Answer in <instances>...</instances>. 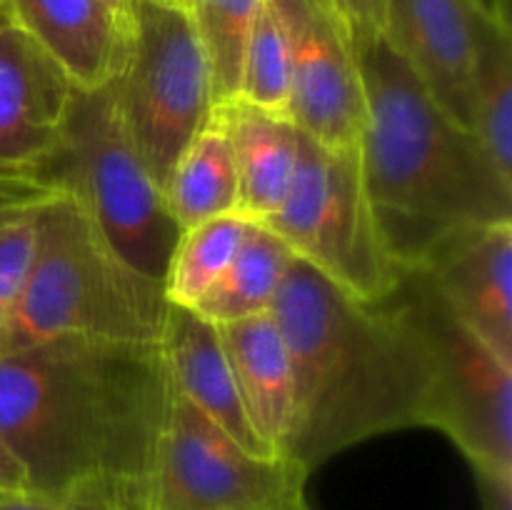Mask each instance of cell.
Masks as SVG:
<instances>
[{
	"label": "cell",
	"mask_w": 512,
	"mask_h": 510,
	"mask_svg": "<svg viewBox=\"0 0 512 510\" xmlns=\"http://www.w3.org/2000/svg\"><path fill=\"white\" fill-rule=\"evenodd\" d=\"M170 398L163 343L58 338L0 355V440L50 498L148 483Z\"/></svg>",
	"instance_id": "cell-1"
},
{
	"label": "cell",
	"mask_w": 512,
	"mask_h": 510,
	"mask_svg": "<svg viewBox=\"0 0 512 510\" xmlns=\"http://www.w3.org/2000/svg\"><path fill=\"white\" fill-rule=\"evenodd\" d=\"M293 373L283 458L313 473L378 435L425 428L428 363L385 300L363 303L293 258L273 308Z\"/></svg>",
	"instance_id": "cell-2"
},
{
	"label": "cell",
	"mask_w": 512,
	"mask_h": 510,
	"mask_svg": "<svg viewBox=\"0 0 512 510\" xmlns=\"http://www.w3.org/2000/svg\"><path fill=\"white\" fill-rule=\"evenodd\" d=\"M355 40L365 90L360 173L395 265H418L465 225L510 223L505 183L470 130L455 123L383 33Z\"/></svg>",
	"instance_id": "cell-3"
},
{
	"label": "cell",
	"mask_w": 512,
	"mask_h": 510,
	"mask_svg": "<svg viewBox=\"0 0 512 510\" xmlns=\"http://www.w3.org/2000/svg\"><path fill=\"white\" fill-rule=\"evenodd\" d=\"M168 315L163 283L125 263L78 200L55 195L38 213L23 290L0 320V355L58 338L160 343Z\"/></svg>",
	"instance_id": "cell-4"
},
{
	"label": "cell",
	"mask_w": 512,
	"mask_h": 510,
	"mask_svg": "<svg viewBox=\"0 0 512 510\" xmlns=\"http://www.w3.org/2000/svg\"><path fill=\"white\" fill-rule=\"evenodd\" d=\"M38 170L55 193L83 205L125 263L163 283L183 230L125 130L110 80L75 85L60 143Z\"/></svg>",
	"instance_id": "cell-5"
},
{
	"label": "cell",
	"mask_w": 512,
	"mask_h": 510,
	"mask_svg": "<svg viewBox=\"0 0 512 510\" xmlns=\"http://www.w3.org/2000/svg\"><path fill=\"white\" fill-rule=\"evenodd\" d=\"M383 300L408 323L428 363L425 428L448 435L473 470L512 473V365L455 315L420 265H398Z\"/></svg>",
	"instance_id": "cell-6"
},
{
	"label": "cell",
	"mask_w": 512,
	"mask_h": 510,
	"mask_svg": "<svg viewBox=\"0 0 512 510\" xmlns=\"http://www.w3.org/2000/svg\"><path fill=\"white\" fill-rule=\"evenodd\" d=\"M110 85L130 140L163 188L215 110L208 58L188 10L128 0L125 53Z\"/></svg>",
	"instance_id": "cell-7"
},
{
	"label": "cell",
	"mask_w": 512,
	"mask_h": 510,
	"mask_svg": "<svg viewBox=\"0 0 512 510\" xmlns=\"http://www.w3.org/2000/svg\"><path fill=\"white\" fill-rule=\"evenodd\" d=\"M263 225L295 258L363 303L383 300L398 280L365 193L358 145L333 148L300 133L293 183Z\"/></svg>",
	"instance_id": "cell-8"
},
{
	"label": "cell",
	"mask_w": 512,
	"mask_h": 510,
	"mask_svg": "<svg viewBox=\"0 0 512 510\" xmlns=\"http://www.w3.org/2000/svg\"><path fill=\"white\" fill-rule=\"evenodd\" d=\"M308 470L250 453L175 393L148 473V510H255L305 490Z\"/></svg>",
	"instance_id": "cell-9"
},
{
	"label": "cell",
	"mask_w": 512,
	"mask_h": 510,
	"mask_svg": "<svg viewBox=\"0 0 512 510\" xmlns=\"http://www.w3.org/2000/svg\"><path fill=\"white\" fill-rule=\"evenodd\" d=\"M270 3L288 43V118L300 133L323 145H358L365 125V90L345 18L333 0Z\"/></svg>",
	"instance_id": "cell-10"
},
{
	"label": "cell",
	"mask_w": 512,
	"mask_h": 510,
	"mask_svg": "<svg viewBox=\"0 0 512 510\" xmlns=\"http://www.w3.org/2000/svg\"><path fill=\"white\" fill-rule=\"evenodd\" d=\"M383 35L435 103L470 130L478 30L488 15L475 0H385Z\"/></svg>",
	"instance_id": "cell-11"
},
{
	"label": "cell",
	"mask_w": 512,
	"mask_h": 510,
	"mask_svg": "<svg viewBox=\"0 0 512 510\" xmlns=\"http://www.w3.org/2000/svg\"><path fill=\"white\" fill-rule=\"evenodd\" d=\"M418 265L455 315L512 365V220L453 230Z\"/></svg>",
	"instance_id": "cell-12"
},
{
	"label": "cell",
	"mask_w": 512,
	"mask_h": 510,
	"mask_svg": "<svg viewBox=\"0 0 512 510\" xmlns=\"http://www.w3.org/2000/svg\"><path fill=\"white\" fill-rule=\"evenodd\" d=\"M70 75L15 25H0V170L30 168L60 143Z\"/></svg>",
	"instance_id": "cell-13"
},
{
	"label": "cell",
	"mask_w": 512,
	"mask_h": 510,
	"mask_svg": "<svg viewBox=\"0 0 512 510\" xmlns=\"http://www.w3.org/2000/svg\"><path fill=\"white\" fill-rule=\"evenodd\" d=\"M0 8L78 88H98L118 73L128 13L108 0H0Z\"/></svg>",
	"instance_id": "cell-14"
},
{
	"label": "cell",
	"mask_w": 512,
	"mask_h": 510,
	"mask_svg": "<svg viewBox=\"0 0 512 510\" xmlns=\"http://www.w3.org/2000/svg\"><path fill=\"white\" fill-rule=\"evenodd\" d=\"M160 343H163L175 393L190 400L205 418L220 425L250 453L278 458L250 428L233 370H230L218 328L213 323L200 318L193 308L170 303L168 325Z\"/></svg>",
	"instance_id": "cell-15"
},
{
	"label": "cell",
	"mask_w": 512,
	"mask_h": 510,
	"mask_svg": "<svg viewBox=\"0 0 512 510\" xmlns=\"http://www.w3.org/2000/svg\"><path fill=\"white\" fill-rule=\"evenodd\" d=\"M215 328L250 428L270 453L283 458L293 428V373L273 313L268 310Z\"/></svg>",
	"instance_id": "cell-16"
},
{
	"label": "cell",
	"mask_w": 512,
	"mask_h": 510,
	"mask_svg": "<svg viewBox=\"0 0 512 510\" xmlns=\"http://www.w3.org/2000/svg\"><path fill=\"white\" fill-rule=\"evenodd\" d=\"M233 155L238 208L245 220L263 223L280 208L293 183L300 155V130L285 115L235 98L215 105Z\"/></svg>",
	"instance_id": "cell-17"
},
{
	"label": "cell",
	"mask_w": 512,
	"mask_h": 510,
	"mask_svg": "<svg viewBox=\"0 0 512 510\" xmlns=\"http://www.w3.org/2000/svg\"><path fill=\"white\" fill-rule=\"evenodd\" d=\"M295 255L263 223H250L248 235L218 280L193 305L213 325L233 323L273 308Z\"/></svg>",
	"instance_id": "cell-18"
},
{
	"label": "cell",
	"mask_w": 512,
	"mask_h": 510,
	"mask_svg": "<svg viewBox=\"0 0 512 510\" xmlns=\"http://www.w3.org/2000/svg\"><path fill=\"white\" fill-rule=\"evenodd\" d=\"M163 195L180 230H188L218 215L235 213L238 180H235L228 138L215 110L205 128L175 160L163 183Z\"/></svg>",
	"instance_id": "cell-19"
},
{
	"label": "cell",
	"mask_w": 512,
	"mask_h": 510,
	"mask_svg": "<svg viewBox=\"0 0 512 510\" xmlns=\"http://www.w3.org/2000/svg\"><path fill=\"white\" fill-rule=\"evenodd\" d=\"M470 133L500 178L512 185V30L493 18H483L478 30Z\"/></svg>",
	"instance_id": "cell-20"
},
{
	"label": "cell",
	"mask_w": 512,
	"mask_h": 510,
	"mask_svg": "<svg viewBox=\"0 0 512 510\" xmlns=\"http://www.w3.org/2000/svg\"><path fill=\"white\" fill-rule=\"evenodd\" d=\"M53 188L40 178L38 165L0 170V320L23 290L38 235V213Z\"/></svg>",
	"instance_id": "cell-21"
},
{
	"label": "cell",
	"mask_w": 512,
	"mask_h": 510,
	"mask_svg": "<svg viewBox=\"0 0 512 510\" xmlns=\"http://www.w3.org/2000/svg\"><path fill=\"white\" fill-rule=\"evenodd\" d=\"M250 223L253 220H245L243 215L228 213L183 230L163 280L170 303L193 308L200 295L223 275L230 260L235 258L248 235Z\"/></svg>",
	"instance_id": "cell-22"
},
{
	"label": "cell",
	"mask_w": 512,
	"mask_h": 510,
	"mask_svg": "<svg viewBox=\"0 0 512 510\" xmlns=\"http://www.w3.org/2000/svg\"><path fill=\"white\" fill-rule=\"evenodd\" d=\"M265 0H195L188 10L208 58L215 105L238 98L240 63Z\"/></svg>",
	"instance_id": "cell-23"
},
{
	"label": "cell",
	"mask_w": 512,
	"mask_h": 510,
	"mask_svg": "<svg viewBox=\"0 0 512 510\" xmlns=\"http://www.w3.org/2000/svg\"><path fill=\"white\" fill-rule=\"evenodd\" d=\"M288 93V43H285L283 25H280L273 3L265 0L243 50L238 98L255 105V108L288 118Z\"/></svg>",
	"instance_id": "cell-24"
},
{
	"label": "cell",
	"mask_w": 512,
	"mask_h": 510,
	"mask_svg": "<svg viewBox=\"0 0 512 510\" xmlns=\"http://www.w3.org/2000/svg\"><path fill=\"white\" fill-rule=\"evenodd\" d=\"M0 510H148V483L90 485L65 498L28 490L0 498Z\"/></svg>",
	"instance_id": "cell-25"
},
{
	"label": "cell",
	"mask_w": 512,
	"mask_h": 510,
	"mask_svg": "<svg viewBox=\"0 0 512 510\" xmlns=\"http://www.w3.org/2000/svg\"><path fill=\"white\" fill-rule=\"evenodd\" d=\"M335 8L348 23L353 38L368 33H383V15L385 0H333Z\"/></svg>",
	"instance_id": "cell-26"
},
{
	"label": "cell",
	"mask_w": 512,
	"mask_h": 510,
	"mask_svg": "<svg viewBox=\"0 0 512 510\" xmlns=\"http://www.w3.org/2000/svg\"><path fill=\"white\" fill-rule=\"evenodd\" d=\"M483 510H512V473L473 470Z\"/></svg>",
	"instance_id": "cell-27"
},
{
	"label": "cell",
	"mask_w": 512,
	"mask_h": 510,
	"mask_svg": "<svg viewBox=\"0 0 512 510\" xmlns=\"http://www.w3.org/2000/svg\"><path fill=\"white\" fill-rule=\"evenodd\" d=\"M28 490V473H25L20 460L13 455V450L0 440V498L15 493H28Z\"/></svg>",
	"instance_id": "cell-28"
},
{
	"label": "cell",
	"mask_w": 512,
	"mask_h": 510,
	"mask_svg": "<svg viewBox=\"0 0 512 510\" xmlns=\"http://www.w3.org/2000/svg\"><path fill=\"white\" fill-rule=\"evenodd\" d=\"M480 10H483L488 18L498 20V23L510 25V0H475Z\"/></svg>",
	"instance_id": "cell-29"
},
{
	"label": "cell",
	"mask_w": 512,
	"mask_h": 510,
	"mask_svg": "<svg viewBox=\"0 0 512 510\" xmlns=\"http://www.w3.org/2000/svg\"><path fill=\"white\" fill-rule=\"evenodd\" d=\"M255 510H310L308 500H305V490H295V493L285 495V498L273 500V503L263 505Z\"/></svg>",
	"instance_id": "cell-30"
},
{
	"label": "cell",
	"mask_w": 512,
	"mask_h": 510,
	"mask_svg": "<svg viewBox=\"0 0 512 510\" xmlns=\"http://www.w3.org/2000/svg\"><path fill=\"white\" fill-rule=\"evenodd\" d=\"M108 3L113 5V8L118 10L120 15H125V13H128V0H108Z\"/></svg>",
	"instance_id": "cell-31"
},
{
	"label": "cell",
	"mask_w": 512,
	"mask_h": 510,
	"mask_svg": "<svg viewBox=\"0 0 512 510\" xmlns=\"http://www.w3.org/2000/svg\"><path fill=\"white\" fill-rule=\"evenodd\" d=\"M170 3L178 5V8H183V10H190V8H193L195 0H170Z\"/></svg>",
	"instance_id": "cell-32"
},
{
	"label": "cell",
	"mask_w": 512,
	"mask_h": 510,
	"mask_svg": "<svg viewBox=\"0 0 512 510\" xmlns=\"http://www.w3.org/2000/svg\"><path fill=\"white\" fill-rule=\"evenodd\" d=\"M8 23V20H5V13H3V8H0V25H5Z\"/></svg>",
	"instance_id": "cell-33"
},
{
	"label": "cell",
	"mask_w": 512,
	"mask_h": 510,
	"mask_svg": "<svg viewBox=\"0 0 512 510\" xmlns=\"http://www.w3.org/2000/svg\"><path fill=\"white\" fill-rule=\"evenodd\" d=\"M165 3H170V0H165Z\"/></svg>",
	"instance_id": "cell-34"
}]
</instances>
